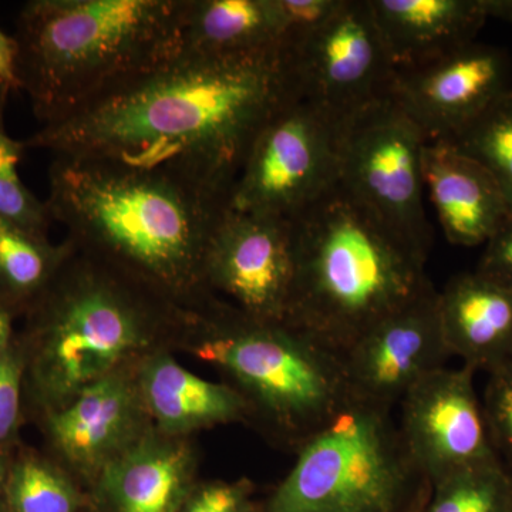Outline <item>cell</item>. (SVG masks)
<instances>
[{
  "instance_id": "cell-24",
  "label": "cell",
  "mask_w": 512,
  "mask_h": 512,
  "mask_svg": "<svg viewBox=\"0 0 512 512\" xmlns=\"http://www.w3.org/2000/svg\"><path fill=\"white\" fill-rule=\"evenodd\" d=\"M421 512H512V476L497 458L460 468L431 485Z\"/></svg>"
},
{
  "instance_id": "cell-15",
  "label": "cell",
  "mask_w": 512,
  "mask_h": 512,
  "mask_svg": "<svg viewBox=\"0 0 512 512\" xmlns=\"http://www.w3.org/2000/svg\"><path fill=\"white\" fill-rule=\"evenodd\" d=\"M474 367L436 370L403 397L399 429L431 485L495 457L478 397ZM498 460V458H497Z\"/></svg>"
},
{
  "instance_id": "cell-19",
  "label": "cell",
  "mask_w": 512,
  "mask_h": 512,
  "mask_svg": "<svg viewBox=\"0 0 512 512\" xmlns=\"http://www.w3.org/2000/svg\"><path fill=\"white\" fill-rule=\"evenodd\" d=\"M373 18L397 69L476 42L488 0H369Z\"/></svg>"
},
{
  "instance_id": "cell-1",
  "label": "cell",
  "mask_w": 512,
  "mask_h": 512,
  "mask_svg": "<svg viewBox=\"0 0 512 512\" xmlns=\"http://www.w3.org/2000/svg\"><path fill=\"white\" fill-rule=\"evenodd\" d=\"M295 93L284 50L177 53L23 143L167 174L228 202L256 134Z\"/></svg>"
},
{
  "instance_id": "cell-8",
  "label": "cell",
  "mask_w": 512,
  "mask_h": 512,
  "mask_svg": "<svg viewBox=\"0 0 512 512\" xmlns=\"http://www.w3.org/2000/svg\"><path fill=\"white\" fill-rule=\"evenodd\" d=\"M345 119L292 94L256 134L228 207L295 220L339 183Z\"/></svg>"
},
{
  "instance_id": "cell-2",
  "label": "cell",
  "mask_w": 512,
  "mask_h": 512,
  "mask_svg": "<svg viewBox=\"0 0 512 512\" xmlns=\"http://www.w3.org/2000/svg\"><path fill=\"white\" fill-rule=\"evenodd\" d=\"M46 205L74 248L185 311L217 298L205 284L204 261L227 201L167 174L53 156Z\"/></svg>"
},
{
  "instance_id": "cell-27",
  "label": "cell",
  "mask_w": 512,
  "mask_h": 512,
  "mask_svg": "<svg viewBox=\"0 0 512 512\" xmlns=\"http://www.w3.org/2000/svg\"><path fill=\"white\" fill-rule=\"evenodd\" d=\"M487 375L481 404L488 437L495 457L512 476V359Z\"/></svg>"
},
{
  "instance_id": "cell-14",
  "label": "cell",
  "mask_w": 512,
  "mask_h": 512,
  "mask_svg": "<svg viewBox=\"0 0 512 512\" xmlns=\"http://www.w3.org/2000/svg\"><path fill=\"white\" fill-rule=\"evenodd\" d=\"M436 288L377 322L342 357L349 399L393 410L430 373L446 367Z\"/></svg>"
},
{
  "instance_id": "cell-13",
  "label": "cell",
  "mask_w": 512,
  "mask_h": 512,
  "mask_svg": "<svg viewBox=\"0 0 512 512\" xmlns=\"http://www.w3.org/2000/svg\"><path fill=\"white\" fill-rule=\"evenodd\" d=\"M511 90L507 55L497 47L473 42L397 69L390 96L427 141H437L456 136Z\"/></svg>"
},
{
  "instance_id": "cell-16",
  "label": "cell",
  "mask_w": 512,
  "mask_h": 512,
  "mask_svg": "<svg viewBox=\"0 0 512 512\" xmlns=\"http://www.w3.org/2000/svg\"><path fill=\"white\" fill-rule=\"evenodd\" d=\"M195 437L150 431L90 488L93 512H178L200 480Z\"/></svg>"
},
{
  "instance_id": "cell-20",
  "label": "cell",
  "mask_w": 512,
  "mask_h": 512,
  "mask_svg": "<svg viewBox=\"0 0 512 512\" xmlns=\"http://www.w3.org/2000/svg\"><path fill=\"white\" fill-rule=\"evenodd\" d=\"M439 316L451 356L488 370L512 359V289L478 272L454 276L439 292Z\"/></svg>"
},
{
  "instance_id": "cell-4",
  "label": "cell",
  "mask_w": 512,
  "mask_h": 512,
  "mask_svg": "<svg viewBox=\"0 0 512 512\" xmlns=\"http://www.w3.org/2000/svg\"><path fill=\"white\" fill-rule=\"evenodd\" d=\"M184 0H32L20 10L16 82L37 120L72 116L178 52Z\"/></svg>"
},
{
  "instance_id": "cell-17",
  "label": "cell",
  "mask_w": 512,
  "mask_h": 512,
  "mask_svg": "<svg viewBox=\"0 0 512 512\" xmlns=\"http://www.w3.org/2000/svg\"><path fill=\"white\" fill-rule=\"evenodd\" d=\"M423 178L450 244L485 245L512 217L510 202L493 174L448 141H426Z\"/></svg>"
},
{
  "instance_id": "cell-12",
  "label": "cell",
  "mask_w": 512,
  "mask_h": 512,
  "mask_svg": "<svg viewBox=\"0 0 512 512\" xmlns=\"http://www.w3.org/2000/svg\"><path fill=\"white\" fill-rule=\"evenodd\" d=\"M46 453L90 491L100 474L154 429L137 383V366L93 384L37 420Z\"/></svg>"
},
{
  "instance_id": "cell-33",
  "label": "cell",
  "mask_w": 512,
  "mask_h": 512,
  "mask_svg": "<svg viewBox=\"0 0 512 512\" xmlns=\"http://www.w3.org/2000/svg\"><path fill=\"white\" fill-rule=\"evenodd\" d=\"M18 316V313L13 311L9 305L0 301V357L10 348L16 338L15 319Z\"/></svg>"
},
{
  "instance_id": "cell-3",
  "label": "cell",
  "mask_w": 512,
  "mask_h": 512,
  "mask_svg": "<svg viewBox=\"0 0 512 512\" xmlns=\"http://www.w3.org/2000/svg\"><path fill=\"white\" fill-rule=\"evenodd\" d=\"M23 316L25 417L37 421L151 353L177 352L187 311L73 245Z\"/></svg>"
},
{
  "instance_id": "cell-30",
  "label": "cell",
  "mask_w": 512,
  "mask_h": 512,
  "mask_svg": "<svg viewBox=\"0 0 512 512\" xmlns=\"http://www.w3.org/2000/svg\"><path fill=\"white\" fill-rule=\"evenodd\" d=\"M345 0H274L282 50L292 49L325 26Z\"/></svg>"
},
{
  "instance_id": "cell-6",
  "label": "cell",
  "mask_w": 512,
  "mask_h": 512,
  "mask_svg": "<svg viewBox=\"0 0 512 512\" xmlns=\"http://www.w3.org/2000/svg\"><path fill=\"white\" fill-rule=\"evenodd\" d=\"M177 352L217 369L247 402L249 427L284 450L296 453L349 402L338 353L220 298L187 311Z\"/></svg>"
},
{
  "instance_id": "cell-11",
  "label": "cell",
  "mask_w": 512,
  "mask_h": 512,
  "mask_svg": "<svg viewBox=\"0 0 512 512\" xmlns=\"http://www.w3.org/2000/svg\"><path fill=\"white\" fill-rule=\"evenodd\" d=\"M295 271L292 221L225 208L205 252L212 295L249 318L286 323Z\"/></svg>"
},
{
  "instance_id": "cell-25",
  "label": "cell",
  "mask_w": 512,
  "mask_h": 512,
  "mask_svg": "<svg viewBox=\"0 0 512 512\" xmlns=\"http://www.w3.org/2000/svg\"><path fill=\"white\" fill-rule=\"evenodd\" d=\"M443 141L484 165L503 188L512 210V90L456 136Z\"/></svg>"
},
{
  "instance_id": "cell-35",
  "label": "cell",
  "mask_w": 512,
  "mask_h": 512,
  "mask_svg": "<svg viewBox=\"0 0 512 512\" xmlns=\"http://www.w3.org/2000/svg\"><path fill=\"white\" fill-rule=\"evenodd\" d=\"M488 15L512 25V0H488Z\"/></svg>"
},
{
  "instance_id": "cell-9",
  "label": "cell",
  "mask_w": 512,
  "mask_h": 512,
  "mask_svg": "<svg viewBox=\"0 0 512 512\" xmlns=\"http://www.w3.org/2000/svg\"><path fill=\"white\" fill-rule=\"evenodd\" d=\"M426 137L392 96L346 117L339 187L421 254L433 245L424 208Z\"/></svg>"
},
{
  "instance_id": "cell-32",
  "label": "cell",
  "mask_w": 512,
  "mask_h": 512,
  "mask_svg": "<svg viewBox=\"0 0 512 512\" xmlns=\"http://www.w3.org/2000/svg\"><path fill=\"white\" fill-rule=\"evenodd\" d=\"M0 87L3 93L18 89L16 82V43L0 30Z\"/></svg>"
},
{
  "instance_id": "cell-23",
  "label": "cell",
  "mask_w": 512,
  "mask_h": 512,
  "mask_svg": "<svg viewBox=\"0 0 512 512\" xmlns=\"http://www.w3.org/2000/svg\"><path fill=\"white\" fill-rule=\"evenodd\" d=\"M6 512H93L89 491L50 454L16 447L6 481Z\"/></svg>"
},
{
  "instance_id": "cell-29",
  "label": "cell",
  "mask_w": 512,
  "mask_h": 512,
  "mask_svg": "<svg viewBox=\"0 0 512 512\" xmlns=\"http://www.w3.org/2000/svg\"><path fill=\"white\" fill-rule=\"evenodd\" d=\"M178 512H264L255 500V484L239 480H198Z\"/></svg>"
},
{
  "instance_id": "cell-21",
  "label": "cell",
  "mask_w": 512,
  "mask_h": 512,
  "mask_svg": "<svg viewBox=\"0 0 512 512\" xmlns=\"http://www.w3.org/2000/svg\"><path fill=\"white\" fill-rule=\"evenodd\" d=\"M282 50L274 0H184L178 52L231 57Z\"/></svg>"
},
{
  "instance_id": "cell-34",
  "label": "cell",
  "mask_w": 512,
  "mask_h": 512,
  "mask_svg": "<svg viewBox=\"0 0 512 512\" xmlns=\"http://www.w3.org/2000/svg\"><path fill=\"white\" fill-rule=\"evenodd\" d=\"M13 451L0 448V512H6V481Z\"/></svg>"
},
{
  "instance_id": "cell-5",
  "label": "cell",
  "mask_w": 512,
  "mask_h": 512,
  "mask_svg": "<svg viewBox=\"0 0 512 512\" xmlns=\"http://www.w3.org/2000/svg\"><path fill=\"white\" fill-rule=\"evenodd\" d=\"M295 285L288 322L342 355L380 320L433 291L429 256L336 185L292 220Z\"/></svg>"
},
{
  "instance_id": "cell-26",
  "label": "cell",
  "mask_w": 512,
  "mask_h": 512,
  "mask_svg": "<svg viewBox=\"0 0 512 512\" xmlns=\"http://www.w3.org/2000/svg\"><path fill=\"white\" fill-rule=\"evenodd\" d=\"M25 143L6 133L0 121V218L40 238H49L52 224L46 201L23 184L19 174Z\"/></svg>"
},
{
  "instance_id": "cell-7",
  "label": "cell",
  "mask_w": 512,
  "mask_h": 512,
  "mask_svg": "<svg viewBox=\"0 0 512 512\" xmlns=\"http://www.w3.org/2000/svg\"><path fill=\"white\" fill-rule=\"evenodd\" d=\"M430 494L392 410L349 399L296 451L264 512H421Z\"/></svg>"
},
{
  "instance_id": "cell-31",
  "label": "cell",
  "mask_w": 512,
  "mask_h": 512,
  "mask_svg": "<svg viewBox=\"0 0 512 512\" xmlns=\"http://www.w3.org/2000/svg\"><path fill=\"white\" fill-rule=\"evenodd\" d=\"M476 272L512 289V217L484 245Z\"/></svg>"
},
{
  "instance_id": "cell-10",
  "label": "cell",
  "mask_w": 512,
  "mask_h": 512,
  "mask_svg": "<svg viewBox=\"0 0 512 512\" xmlns=\"http://www.w3.org/2000/svg\"><path fill=\"white\" fill-rule=\"evenodd\" d=\"M285 55L299 96L342 119L389 96L396 73L369 0H345L325 26Z\"/></svg>"
},
{
  "instance_id": "cell-28",
  "label": "cell",
  "mask_w": 512,
  "mask_h": 512,
  "mask_svg": "<svg viewBox=\"0 0 512 512\" xmlns=\"http://www.w3.org/2000/svg\"><path fill=\"white\" fill-rule=\"evenodd\" d=\"M25 353L18 333L0 357V448L13 451L20 446V427L25 419Z\"/></svg>"
},
{
  "instance_id": "cell-18",
  "label": "cell",
  "mask_w": 512,
  "mask_h": 512,
  "mask_svg": "<svg viewBox=\"0 0 512 512\" xmlns=\"http://www.w3.org/2000/svg\"><path fill=\"white\" fill-rule=\"evenodd\" d=\"M137 383L151 423L158 433L195 437L200 431L247 424L249 407L225 382H212L178 363L173 350H158L137 366Z\"/></svg>"
},
{
  "instance_id": "cell-22",
  "label": "cell",
  "mask_w": 512,
  "mask_h": 512,
  "mask_svg": "<svg viewBox=\"0 0 512 512\" xmlns=\"http://www.w3.org/2000/svg\"><path fill=\"white\" fill-rule=\"evenodd\" d=\"M73 244H52L0 218V301L23 315L52 284Z\"/></svg>"
}]
</instances>
